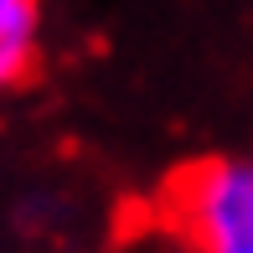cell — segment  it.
<instances>
[{
	"label": "cell",
	"mask_w": 253,
	"mask_h": 253,
	"mask_svg": "<svg viewBox=\"0 0 253 253\" xmlns=\"http://www.w3.org/2000/svg\"><path fill=\"white\" fill-rule=\"evenodd\" d=\"M166 217L191 253H253V160H202L166 191Z\"/></svg>",
	"instance_id": "cell-1"
},
{
	"label": "cell",
	"mask_w": 253,
	"mask_h": 253,
	"mask_svg": "<svg viewBox=\"0 0 253 253\" xmlns=\"http://www.w3.org/2000/svg\"><path fill=\"white\" fill-rule=\"evenodd\" d=\"M42 42V10L37 0H0V88L21 83L37 62Z\"/></svg>",
	"instance_id": "cell-2"
}]
</instances>
